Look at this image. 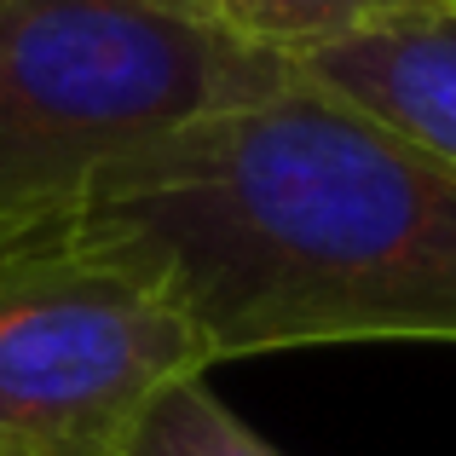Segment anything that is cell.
<instances>
[{"instance_id":"6","label":"cell","mask_w":456,"mask_h":456,"mask_svg":"<svg viewBox=\"0 0 456 456\" xmlns=\"http://www.w3.org/2000/svg\"><path fill=\"white\" fill-rule=\"evenodd\" d=\"M122 456H283V451L266 445L208 387V376H185L151 399V411L139 416Z\"/></svg>"},{"instance_id":"5","label":"cell","mask_w":456,"mask_h":456,"mask_svg":"<svg viewBox=\"0 0 456 456\" xmlns=\"http://www.w3.org/2000/svg\"><path fill=\"white\" fill-rule=\"evenodd\" d=\"M156 12L237 46V53L301 64L318 46H335L346 35H364L376 23L411 18L439 0H151Z\"/></svg>"},{"instance_id":"1","label":"cell","mask_w":456,"mask_h":456,"mask_svg":"<svg viewBox=\"0 0 456 456\" xmlns=\"http://www.w3.org/2000/svg\"><path fill=\"white\" fill-rule=\"evenodd\" d=\"M76 232L151 272L214 364L456 341V162L295 64L116 156Z\"/></svg>"},{"instance_id":"3","label":"cell","mask_w":456,"mask_h":456,"mask_svg":"<svg viewBox=\"0 0 456 456\" xmlns=\"http://www.w3.org/2000/svg\"><path fill=\"white\" fill-rule=\"evenodd\" d=\"M214 358L167 289L76 225L0 255V456H122Z\"/></svg>"},{"instance_id":"4","label":"cell","mask_w":456,"mask_h":456,"mask_svg":"<svg viewBox=\"0 0 456 456\" xmlns=\"http://www.w3.org/2000/svg\"><path fill=\"white\" fill-rule=\"evenodd\" d=\"M295 69L323 93L358 104L364 116L456 162V0L318 46Z\"/></svg>"},{"instance_id":"2","label":"cell","mask_w":456,"mask_h":456,"mask_svg":"<svg viewBox=\"0 0 456 456\" xmlns=\"http://www.w3.org/2000/svg\"><path fill=\"white\" fill-rule=\"evenodd\" d=\"M283 69L151 0H0V255L69 232L116 156Z\"/></svg>"}]
</instances>
